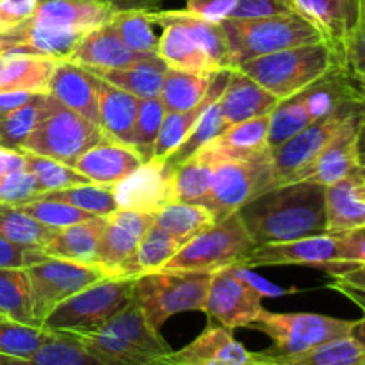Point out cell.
I'll list each match as a JSON object with an SVG mask.
<instances>
[{
	"label": "cell",
	"mask_w": 365,
	"mask_h": 365,
	"mask_svg": "<svg viewBox=\"0 0 365 365\" xmlns=\"http://www.w3.org/2000/svg\"><path fill=\"white\" fill-rule=\"evenodd\" d=\"M212 273L207 271H153L139 274L134 302L150 327L160 331L170 317L182 312H203Z\"/></svg>",
	"instance_id": "5"
},
{
	"label": "cell",
	"mask_w": 365,
	"mask_h": 365,
	"mask_svg": "<svg viewBox=\"0 0 365 365\" xmlns=\"http://www.w3.org/2000/svg\"><path fill=\"white\" fill-rule=\"evenodd\" d=\"M38 0H0V34L31 20Z\"/></svg>",
	"instance_id": "54"
},
{
	"label": "cell",
	"mask_w": 365,
	"mask_h": 365,
	"mask_svg": "<svg viewBox=\"0 0 365 365\" xmlns=\"http://www.w3.org/2000/svg\"><path fill=\"white\" fill-rule=\"evenodd\" d=\"M164 0H38L31 25L86 36L127 11H157Z\"/></svg>",
	"instance_id": "11"
},
{
	"label": "cell",
	"mask_w": 365,
	"mask_h": 365,
	"mask_svg": "<svg viewBox=\"0 0 365 365\" xmlns=\"http://www.w3.org/2000/svg\"><path fill=\"white\" fill-rule=\"evenodd\" d=\"M103 139L107 138L98 125L61 106L52 96L48 113L25 139L20 150L73 166L82 153Z\"/></svg>",
	"instance_id": "8"
},
{
	"label": "cell",
	"mask_w": 365,
	"mask_h": 365,
	"mask_svg": "<svg viewBox=\"0 0 365 365\" xmlns=\"http://www.w3.org/2000/svg\"><path fill=\"white\" fill-rule=\"evenodd\" d=\"M25 212L27 216H31L32 220L39 221L45 227L50 228H63L70 227V225L81 223V221L91 220L93 214L84 212V210H78L75 207L68 205V203L63 202H53V200H45V198H36L31 200V202L20 203V205H14Z\"/></svg>",
	"instance_id": "49"
},
{
	"label": "cell",
	"mask_w": 365,
	"mask_h": 365,
	"mask_svg": "<svg viewBox=\"0 0 365 365\" xmlns=\"http://www.w3.org/2000/svg\"><path fill=\"white\" fill-rule=\"evenodd\" d=\"M25 153V170L36 178L41 192L59 191V189L75 187V185L91 184L82 173H78L73 166L50 159V157Z\"/></svg>",
	"instance_id": "45"
},
{
	"label": "cell",
	"mask_w": 365,
	"mask_h": 365,
	"mask_svg": "<svg viewBox=\"0 0 365 365\" xmlns=\"http://www.w3.org/2000/svg\"><path fill=\"white\" fill-rule=\"evenodd\" d=\"M337 260V237L334 234H316L294 241L255 246L242 260V266H309L328 273Z\"/></svg>",
	"instance_id": "17"
},
{
	"label": "cell",
	"mask_w": 365,
	"mask_h": 365,
	"mask_svg": "<svg viewBox=\"0 0 365 365\" xmlns=\"http://www.w3.org/2000/svg\"><path fill=\"white\" fill-rule=\"evenodd\" d=\"M360 100H348L328 116L319 118L310 123L305 130L296 134L284 145L271 150L274 170V187L282 184H291L317 155L324 146L337 135L342 125L359 109Z\"/></svg>",
	"instance_id": "13"
},
{
	"label": "cell",
	"mask_w": 365,
	"mask_h": 365,
	"mask_svg": "<svg viewBox=\"0 0 365 365\" xmlns=\"http://www.w3.org/2000/svg\"><path fill=\"white\" fill-rule=\"evenodd\" d=\"M259 365H269V364H264V362H262V364H259Z\"/></svg>",
	"instance_id": "63"
},
{
	"label": "cell",
	"mask_w": 365,
	"mask_h": 365,
	"mask_svg": "<svg viewBox=\"0 0 365 365\" xmlns=\"http://www.w3.org/2000/svg\"><path fill=\"white\" fill-rule=\"evenodd\" d=\"M228 73H230V70L217 71L214 75L209 93H207L205 98L196 107H192L189 110H182V113H166V116L163 120V127H160L159 138H157L155 146H153L152 159H166V157H170L177 150V146L182 141H185V138L195 130V127L198 125L200 118L203 116L207 107L223 93L228 81Z\"/></svg>",
	"instance_id": "30"
},
{
	"label": "cell",
	"mask_w": 365,
	"mask_h": 365,
	"mask_svg": "<svg viewBox=\"0 0 365 365\" xmlns=\"http://www.w3.org/2000/svg\"><path fill=\"white\" fill-rule=\"evenodd\" d=\"M155 223V214L121 210L106 216L98 242V264L110 277H132L139 241ZM134 278V277H132Z\"/></svg>",
	"instance_id": "16"
},
{
	"label": "cell",
	"mask_w": 365,
	"mask_h": 365,
	"mask_svg": "<svg viewBox=\"0 0 365 365\" xmlns=\"http://www.w3.org/2000/svg\"><path fill=\"white\" fill-rule=\"evenodd\" d=\"M257 353L248 351L232 330L209 324L185 348L171 351L166 365H259Z\"/></svg>",
	"instance_id": "19"
},
{
	"label": "cell",
	"mask_w": 365,
	"mask_h": 365,
	"mask_svg": "<svg viewBox=\"0 0 365 365\" xmlns=\"http://www.w3.org/2000/svg\"><path fill=\"white\" fill-rule=\"evenodd\" d=\"M168 66L159 56L146 57L139 63L116 70H89L102 81L138 96V98H155L163 88L164 73Z\"/></svg>",
	"instance_id": "33"
},
{
	"label": "cell",
	"mask_w": 365,
	"mask_h": 365,
	"mask_svg": "<svg viewBox=\"0 0 365 365\" xmlns=\"http://www.w3.org/2000/svg\"><path fill=\"white\" fill-rule=\"evenodd\" d=\"M237 70L284 102L342 68L330 46L317 41L255 57L239 64Z\"/></svg>",
	"instance_id": "3"
},
{
	"label": "cell",
	"mask_w": 365,
	"mask_h": 365,
	"mask_svg": "<svg viewBox=\"0 0 365 365\" xmlns=\"http://www.w3.org/2000/svg\"><path fill=\"white\" fill-rule=\"evenodd\" d=\"M324 234H342L365 227V175L356 171L324 189Z\"/></svg>",
	"instance_id": "26"
},
{
	"label": "cell",
	"mask_w": 365,
	"mask_h": 365,
	"mask_svg": "<svg viewBox=\"0 0 365 365\" xmlns=\"http://www.w3.org/2000/svg\"><path fill=\"white\" fill-rule=\"evenodd\" d=\"M216 157L207 146L175 166V196L180 203L205 205L212 187Z\"/></svg>",
	"instance_id": "34"
},
{
	"label": "cell",
	"mask_w": 365,
	"mask_h": 365,
	"mask_svg": "<svg viewBox=\"0 0 365 365\" xmlns=\"http://www.w3.org/2000/svg\"><path fill=\"white\" fill-rule=\"evenodd\" d=\"M25 269L31 280L32 312L39 327L61 302L96 282L116 278L110 277L100 264L73 262L52 257H46L45 260L32 264Z\"/></svg>",
	"instance_id": "12"
},
{
	"label": "cell",
	"mask_w": 365,
	"mask_h": 365,
	"mask_svg": "<svg viewBox=\"0 0 365 365\" xmlns=\"http://www.w3.org/2000/svg\"><path fill=\"white\" fill-rule=\"evenodd\" d=\"M180 248L182 246L168 232H164L163 228L153 223L143 235L138 250H135L134 262H132V277L135 278L139 274L160 271L177 255Z\"/></svg>",
	"instance_id": "43"
},
{
	"label": "cell",
	"mask_w": 365,
	"mask_h": 365,
	"mask_svg": "<svg viewBox=\"0 0 365 365\" xmlns=\"http://www.w3.org/2000/svg\"><path fill=\"white\" fill-rule=\"evenodd\" d=\"M39 195H41V189L27 170L0 177V203L20 205V203L36 200Z\"/></svg>",
	"instance_id": "52"
},
{
	"label": "cell",
	"mask_w": 365,
	"mask_h": 365,
	"mask_svg": "<svg viewBox=\"0 0 365 365\" xmlns=\"http://www.w3.org/2000/svg\"><path fill=\"white\" fill-rule=\"evenodd\" d=\"M52 96L48 93H36L25 106L18 107L7 116L0 118V146L20 150L25 139L46 116Z\"/></svg>",
	"instance_id": "39"
},
{
	"label": "cell",
	"mask_w": 365,
	"mask_h": 365,
	"mask_svg": "<svg viewBox=\"0 0 365 365\" xmlns=\"http://www.w3.org/2000/svg\"><path fill=\"white\" fill-rule=\"evenodd\" d=\"M143 163L145 160L132 146L103 139L102 143L82 153L73 168L91 184L114 185L138 170Z\"/></svg>",
	"instance_id": "24"
},
{
	"label": "cell",
	"mask_w": 365,
	"mask_h": 365,
	"mask_svg": "<svg viewBox=\"0 0 365 365\" xmlns=\"http://www.w3.org/2000/svg\"><path fill=\"white\" fill-rule=\"evenodd\" d=\"M337 237V264L328 271L330 277L341 274L365 264V227L335 234Z\"/></svg>",
	"instance_id": "51"
},
{
	"label": "cell",
	"mask_w": 365,
	"mask_h": 365,
	"mask_svg": "<svg viewBox=\"0 0 365 365\" xmlns=\"http://www.w3.org/2000/svg\"><path fill=\"white\" fill-rule=\"evenodd\" d=\"M0 316L39 327L32 312L31 280L25 267H0Z\"/></svg>",
	"instance_id": "37"
},
{
	"label": "cell",
	"mask_w": 365,
	"mask_h": 365,
	"mask_svg": "<svg viewBox=\"0 0 365 365\" xmlns=\"http://www.w3.org/2000/svg\"><path fill=\"white\" fill-rule=\"evenodd\" d=\"M230 50L232 70L255 57L323 41L319 31L296 11L260 18L221 21Z\"/></svg>",
	"instance_id": "4"
},
{
	"label": "cell",
	"mask_w": 365,
	"mask_h": 365,
	"mask_svg": "<svg viewBox=\"0 0 365 365\" xmlns=\"http://www.w3.org/2000/svg\"><path fill=\"white\" fill-rule=\"evenodd\" d=\"M289 11H294L291 0H237V7L230 20L269 16V14L289 13Z\"/></svg>",
	"instance_id": "55"
},
{
	"label": "cell",
	"mask_w": 365,
	"mask_h": 365,
	"mask_svg": "<svg viewBox=\"0 0 365 365\" xmlns=\"http://www.w3.org/2000/svg\"><path fill=\"white\" fill-rule=\"evenodd\" d=\"M214 157L216 164H214L212 187L205 207L214 214L216 223L235 214L253 198L274 187L271 150L252 159H221L216 153Z\"/></svg>",
	"instance_id": "7"
},
{
	"label": "cell",
	"mask_w": 365,
	"mask_h": 365,
	"mask_svg": "<svg viewBox=\"0 0 365 365\" xmlns=\"http://www.w3.org/2000/svg\"><path fill=\"white\" fill-rule=\"evenodd\" d=\"M0 365H102L81 342L68 334H56L52 341L29 356L0 355Z\"/></svg>",
	"instance_id": "38"
},
{
	"label": "cell",
	"mask_w": 365,
	"mask_h": 365,
	"mask_svg": "<svg viewBox=\"0 0 365 365\" xmlns=\"http://www.w3.org/2000/svg\"><path fill=\"white\" fill-rule=\"evenodd\" d=\"M257 359L269 365H365V349L353 337H344L292 355H274L266 349L257 353Z\"/></svg>",
	"instance_id": "32"
},
{
	"label": "cell",
	"mask_w": 365,
	"mask_h": 365,
	"mask_svg": "<svg viewBox=\"0 0 365 365\" xmlns=\"http://www.w3.org/2000/svg\"><path fill=\"white\" fill-rule=\"evenodd\" d=\"M53 232L56 228L45 227L39 221L32 220L18 207L0 203V237L6 241L24 248L41 250Z\"/></svg>",
	"instance_id": "41"
},
{
	"label": "cell",
	"mask_w": 365,
	"mask_h": 365,
	"mask_svg": "<svg viewBox=\"0 0 365 365\" xmlns=\"http://www.w3.org/2000/svg\"><path fill=\"white\" fill-rule=\"evenodd\" d=\"M216 73L202 75L168 68L159 93L166 113H182L198 106L209 93L210 82Z\"/></svg>",
	"instance_id": "36"
},
{
	"label": "cell",
	"mask_w": 365,
	"mask_h": 365,
	"mask_svg": "<svg viewBox=\"0 0 365 365\" xmlns=\"http://www.w3.org/2000/svg\"><path fill=\"white\" fill-rule=\"evenodd\" d=\"M330 289L344 294L365 312V264L331 277Z\"/></svg>",
	"instance_id": "53"
},
{
	"label": "cell",
	"mask_w": 365,
	"mask_h": 365,
	"mask_svg": "<svg viewBox=\"0 0 365 365\" xmlns=\"http://www.w3.org/2000/svg\"><path fill=\"white\" fill-rule=\"evenodd\" d=\"M164 116H166V107L160 102L159 96H155V98H139L138 118H135L130 146L141 155L145 163L152 159L153 146H155L157 138H159Z\"/></svg>",
	"instance_id": "46"
},
{
	"label": "cell",
	"mask_w": 365,
	"mask_h": 365,
	"mask_svg": "<svg viewBox=\"0 0 365 365\" xmlns=\"http://www.w3.org/2000/svg\"><path fill=\"white\" fill-rule=\"evenodd\" d=\"M103 225L106 217H91L70 227L57 228L41 252L52 259L98 264V242Z\"/></svg>",
	"instance_id": "28"
},
{
	"label": "cell",
	"mask_w": 365,
	"mask_h": 365,
	"mask_svg": "<svg viewBox=\"0 0 365 365\" xmlns=\"http://www.w3.org/2000/svg\"><path fill=\"white\" fill-rule=\"evenodd\" d=\"M61 61L25 52H0V91L48 93Z\"/></svg>",
	"instance_id": "27"
},
{
	"label": "cell",
	"mask_w": 365,
	"mask_h": 365,
	"mask_svg": "<svg viewBox=\"0 0 365 365\" xmlns=\"http://www.w3.org/2000/svg\"><path fill=\"white\" fill-rule=\"evenodd\" d=\"M349 84H351L353 93H355L356 98L362 102L359 116V127H356V163H359L360 173L365 175V86L355 84V82L351 81H349Z\"/></svg>",
	"instance_id": "59"
},
{
	"label": "cell",
	"mask_w": 365,
	"mask_h": 365,
	"mask_svg": "<svg viewBox=\"0 0 365 365\" xmlns=\"http://www.w3.org/2000/svg\"><path fill=\"white\" fill-rule=\"evenodd\" d=\"M262 299L228 266L212 273L203 312L228 330L248 328L262 314Z\"/></svg>",
	"instance_id": "15"
},
{
	"label": "cell",
	"mask_w": 365,
	"mask_h": 365,
	"mask_svg": "<svg viewBox=\"0 0 365 365\" xmlns=\"http://www.w3.org/2000/svg\"><path fill=\"white\" fill-rule=\"evenodd\" d=\"M138 96L100 78L98 127L110 141L130 146L134 123L138 118Z\"/></svg>",
	"instance_id": "29"
},
{
	"label": "cell",
	"mask_w": 365,
	"mask_h": 365,
	"mask_svg": "<svg viewBox=\"0 0 365 365\" xmlns=\"http://www.w3.org/2000/svg\"><path fill=\"white\" fill-rule=\"evenodd\" d=\"M38 198L68 203V205L75 207V209L84 210V212L93 214V216H98V217H106L118 210V203H116V198H114L113 185H98V184L75 185V187L59 189V191L41 192Z\"/></svg>",
	"instance_id": "42"
},
{
	"label": "cell",
	"mask_w": 365,
	"mask_h": 365,
	"mask_svg": "<svg viewBox=\"0 0 365 365\" xmlns=\"http://www.w3.org/2000/svg\"><path fill=\"white\" fill-rule=\"evenodd\" d=\"M25 170V153L21 150L0 146V177Z\"/></svg>",
	"instance_id": "60"
},
{
	"label": "cell",
	"mask_w": 365,
	"mask_h": 365,
	"mask_svg": "<svg viewBox=\"0 0 365 365\" xmlns=\"http://www.w3.org/2000/svg\"><path fill=\"white\" fill-rule=\"evenodd\" d=\"M314 121L316 120L309 109L305 93H299L292 98L280 102L277 109L269 114V135H267L269 148L273 150L284 145L285 141L305 130Z\"/></svg>",
	"instance_id": "40"
},
{
	"label": "cell",
	"mask_w": 365,
	"mask_h": 365,
	"mask_svg": "<svg viewBox=\"0 0 365 365\" xmlns=\"http://www.w3.org/2000/svg\"><path fill=\"white\" fill-rule=\"evenodd\" d=\"M253 248L255 245L242 225L239 212H235L182 246L163 269L214 273L234 264H242Z\"/></svg>",
	"instance_id": "9"
},
{
	"label": "cell",
	"mask_w": 365,
	"mask_h": 365,
	"mask_svg": "<svg viewBox=\"0 0 365 365\" xmlns=\"http://www.w3.org/2000/svg\"><path fill=\"white\" fill-rule=\"evenodd\" d=\"M355 321L337 319L310 312H269L262 314L248 328L259 330L271 339L273 346L267 349L274 355H292V353L309 351L337 339L351 337Z\"/></svg>",
	"instance_id": "10"
},
{
	"label": "cell",
	"mask_w": 365,
	"mask_h": 365,
	"mask_svg": "<svg viewBox=\"0 0 365 365\" xmlns=\"http://www.w3.org/2000/svg\"><path fill=\"white\" fill-rule=\"evenodd\" d=\"M148 16L163 29L157 56L166 63L168 68L202 75L216 73L217 68L207 56L200 39L184 24L175 20L170 11H150Z\"/></svg>",
	"instance_id": "18"
},
{
	"label": "cell",
	"mask_w": 365,
	"mask_h": 365,
	"mask_svg": "<svg viewBox=\"0 0 365 365\" xmlns=\"http://www.w3.org/2000/svg\"><path fill=\"white\" fill-rule=\"evenodd\" d=\"M132 277L106 278L61 302L41 327L56 334L82 335L102 328L134 302Z\"/></svg>",
	"instance_id": "6"
},
{
	"label": "cell",
	"mask_w": 365,
	"mask_h": 365,
	"mask_svg": "<svg viewBox=\"0 0 365 365\" xmlns=\"http://www.w3.org/2000/svg\"><path fill=\"white\" fill-rule=\"evenodd\" d=\"M150 11H127L114 18L110 24L116 29L125 45L139 53H157L159 38L153 32V21L148 16Z\"/></svg>",
	"instance_id": "48"
},
{
	"label": "cell",
	"mask_w": 365,
	"mask_h": 365,
	"mask_svg": "<svg viewBox=\"0 0 365 365\" xmlns=\"http://www.w3.org/2000/svg\"><path fill=\"white\" fill-rule=\"evenodd\" d=\"M36 93L29 91H0V118L7 116L18 107L25 106Z\"/></svg>",
	"instance_id": "61"
},
{
	"label": "cell",
	"mask_w": 365,
	"mask_h": 365,
	"mask_svg": "<svg viewBox=\"0 0 365 365\" xmlns=\"http://www.w3.org/2000/svg\"><path fill=\"white\" fill-rule=\"evenodd\" d=\"M53 337L56 331H50L43 327L16 323L0 316V355L29 356Z\"/></svg>",
	"instance_id": "44"
},
{
	"label": "cell",
	"mask_w": 365,
	"mask_h": 365,
	"mask_svg": "<svg viewBox=\"0 0 365 365\" xmlns=\"http://www.w3.org/2000/svg\"><path fill=\"white\" fill-rule=\"evenodd\" d=\"M351 337L355 339V341L359 342V344L365 349V312H364L362 319H359V321H355V323H353Z\"/></svg>",
	"instance_id": "62"
},
{
	"label": "cell",
	"mask_w": 365,
	"mask_h": 365,
	"mask_svg": "<svg viewBox=\"0 0 365 365\" xmlns=\"http://www.w3.org/2000/svg\"><path fill=\"white\" fill-rule=\"evenodd\" d=\"M216 223L214 214L198 203L173 202L155 212V225L171 235L180 246L205 232Z\"/></svg>",
	"instance_id": "35"
},
{
	"label": "cell",
	"mask_w": 365,
	"mask_h": 365,
	"mask_svg": "<svg viewBox=\"0 0 365 365\" xmlns=\"http://www.w3.org/2000/svg\"><path fill=\"white\" fill-rule=\"evenodd\" d=\"M280 100L271 95L267 89L257 84L253 78L239 71L237 68L228 73L227 86L220 95V107L227 127L250 120V118L271 114Z\"/></svg>",
	"instance_id": "25"
},
{
	"label": "cell",
	"mask_w": 365,
	"mask_h": 365,
	"mask_svg": "<svg viewBox=\"0 0 365 365\" xmlns=\"http://www.w3.org/2000/svg\"><path fill=\"white\" fill-rule=\"evenodd\" d=\"M267 135H269V114L230 125L223 134L207 143L205 146H209L221 159H252L271 150Z\"/></svg>",
	"instance_id": "31"
},
{
	"label": "cell",
	"mask_w": 365,
	"mask_h": 365,
	"mask_svg": "<svg viewBox=\"0 0 365 365\" xmlns=\"http://www.w3.org/2000/svg\"><path fill=\"white\" fill-rule=\"evenodd\" d=\"M292 9L319 31L342 68L346 43L359 16L360 0H291Z\"/></svg>",
	"instance_id": "21"
},
{
	"label": "cell",
	"mask_w": 365,
	"mask_h": 365,
	"mask_svg": "<svg viewBox=\"0 0 365 365\" xmlns=\"http://www.w3.org/2000/svg\"><path fill=\"white\" fill-rule=\"evenodd\" d=\"M230 267L242 282H246V284H248L253 291L259 292L262 298H278V296H287L291 294V292H294V289H282L278 287V285L271 284L266 278L259 277V274L253 273L250 267L242 266V264H234V266Z\"/></svg>",
	"instance_id": "58"
},
{
	"label": "cell",
	"mask_w": 365,
	"mask_h": 365,
	"mask_svg": "<svg viewBox=\"0 0 365 365\" xmlns=\"http://www.w3.org/2000/svg\"><path fill=\"white\" fill-rule=\"evenodd\" d=\"M360 107H362V102H360L359 109L346 120L341 130L337 132V135L324 146L323 152L292 182H314V184L328 187V185H334L335 182L359 171V163H356V127H359Z\"/></svg>",
	"instance_id": "20"
},
{
	"label": "cell",
	"mask_w": 365,
	"mask_h": 365,
	"mask_svg": "<svg viewBox=\"0 0 365 365\" xmlns=\"http://www.w3.org/2000/svg\"><path fill=\"white\" fill-rule=\"evenodd\" d=\"M152 56H157V53H139L128 48L109 21L89 31L77 43L68 61L86 70H116V68H127Z\"/></svg>",
	"instance_id": "22"
},
{
	"label": "cell",
	"mask_w": 365,
	"mask_h": 365,
	"mask_svg": "<svg viewBox=\"0 0 365 365\" xmlns=\"http://www.w3.org/2000/svg\"><path fill=\"white\" fill-rule=\"evenodd\" d=\"M118 209L132 212L155 214L175 196V166L166 159H150L128 177L113 185Z\"/></svg>",
	"instance_id": "14"
},
{
	"label": "cell",
	"mask_w": 365,
	"mask_h": 365,
	"mask_svg": "<svg viewBox=\"0 0 365 365\" xmlns=\"http://www.w3.org/2000/svg\"><path fill=\"white\" fill-rule=\"evenodd\" d=\"M342 71L351 82L365 86V0H360L359 16L346 43Z\"/></svg>",
	"instance_id": "50"
},
{
	"label": "cell",
	"mask_w": 365,
	"mask_h": 365,
	"mask_svg": "<svg viewBox=\"0 0 365 365\" xmlns=\"http://www.w3.org/2000/svg\"><path fill=\"white\" fill-rule=\"evenodd\" d=\"M102 365H166L173 349L132 302L127 309L89 334L71 335Z\"/></svg>",
	"instance_id": "2"
},
{
	"label": "cell",
	"mask_w": 365,
	"mask_h": 365,
	"mask_svg": "<svg viewBox=\"0 0 365 365\" xmlns=\"http://www.w3.org/2000/svg\"><path fill=\"white\" fill-rule=\"evenodd\" d=\"M324 185L291 182L269 189L239 209L253 245L284 242L324 234Z\"/></svg>",
	"instance_id": "1"
},
{
	"label": "cell",
	"mask_w": 365,
	"mask_h": 365,
	"mask_svg": "<svg viewBox=\"0 0 365 365\" xmlns=\"http://www.w3.org/2000/svg\"><path fill=\"white\" fill-rule=\"evenodd\" d=\"M98 86L100 78L95 73L71 61H61L50 78L48 95L98 125Z\"/></svg>",
	"instance_id": "23"
},
{
	"label": "cell",
	"mask_w": 365,
	"mask_h": 365,
	"mask_svg": "<svg viewBox=\"0 0 365 365\" xmlns=\"http://www.w3.org/2000/svg\"><path fill=\"white\" fill-rule=\"evenodd\" d=\"M235 7L237 0H187L185 9L214 24H221L234 16Z\"/></svg>",
	"instance_id": "57"
},
{
	"label": "cell",
	"mask_w": 365,
	"mask_h": 365,
	"mask_svg": "<svg viewBox=\"0 0 365 365\" xmlns=\"http://www.w3.org/2000/svg\"><path fill=\"white\" fill-rule=\"evenodd\" d=\"M45 259L46 255L41 250L24 248L0 237V267H29Z\"/></svg>",
	"instance_id": "56"
},
{
	"label": "cell",
	"mask_w": 365,
	"mask_h": 365,
	"mask_svg": "<svg viewBox=\"0 0 365 365\" xmlns=\"http://www.w3.org/2000/svg\"><path fill=\"white\" fill-rule=\"evenodd\" d=\"M227 128L228 127L223 120V114H221L220 96H217V98L207 107V110L203 113V116L200 118L195 130L185 138V141H182L180 145L177 146V150H175L170 157H166V160L170 164H173V166L184 163L185 159L195 155L202 146H205L207 143H210L212 139H216L217 135L223 134Z\"/></svg>",
	"instance_id": "47"
}]
</instances>
